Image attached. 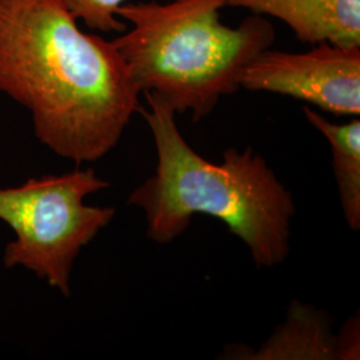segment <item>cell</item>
I'll return each mask as SVG.
<instances>
[{
    "label": "cell",
    "mask_w": 360,
    "mask_h": 360,
    "mask_svg": "<svg viewBox=\"0 0 360 360\" xmlns=\"http://www.w3.org/2000/svg\"><path fill=\"white\" fill-rule=\"evenodd\" d=\"M229 7L276 18L312 46L360 47V0H229Z\"/></svg>",
    "instance_id": "8992f818"
},
{
    "label": "cell",
    "mask_w": 360,
    "mask_h": 360,
    "mask_svg": "<svg viewBox=\"0 0 360 360\" xmlns=\"http://www.w3.org/2000/svg\"><path fill=\"white\" fill-rule=\"evenodd\" d=\"M0 91L77 165L115 147L142 94L112 40L82 31L60 0H0Z\"/></svg>",
    "instance_id": "6da1fadb"
},
{
    "label": "cell",
    "mask_w": 360,
    "mask_h": 360,
    "mask_svg": "<svg viewBox=\"0 0 360 360\" xmlns=\"http://www.w3.org/2000/svg\"><path fill=\"white\" fill-rule=\"evenodd\" d=\"M71 15L98 32H124L127 25L117 16L129 0H60Z\"/></svg>",
    "instance_id": "9c48e42d"
},
{
    "label": "cell",
    "mask_w": 360,
    "mask_h": 360,
    "mask_svg": "<svg viewBox=\"0 0 360 360\" xmlns=\"http://www.w3.org/2000/svg\"><path fill=\"white\" fill-rule=\"evenodd\" d=\"M148 108L138 112L154 136L155 174L129 193L142 208L147 236L174 242L195 215L221 220L243 240L257 267H275L290 254L295 202L266 159L251 147L227 148L220 163L198 154L181 136L175 111L154 92H143Z\"/></svg>",
    "instance_id": "7a4b0ae2"
},
{
    "label": "cell",
    "mask_w": 360,
    "mask_h": 360,
    "mask_svg": "<svg viewBox=\"0 0 360 360\" xmlns=\"http://www.w3.org/2000/svg\"><path fill=\"white\" fill-rule=\"evenodd\" d=\"M303 114L331 146L333 168L338 183L339 199L348 227L360 229V120L351 119L338 124L327 120L312 107L304 105Z\"/></svg>",
    "instance_id": "ba28073f"
},
{
    "label": "cell",
    "mask_w": 360,
    "mask_h": 360,
    "mask_svg": "<svg viewBox=\"0 0 360 360\" xmlns=\"http://www.w3.org/2000/svg\"><path fill=\"white\" fill-rule=\"evenodd\" d=\"M229 0L124 3L117 16L129 30L112 40L142 92H154L175 114L193 122L239 90V75L257 53L270 49L275 28L262 15L238 27L220 20Z\"/></svg>",
    "instance_id": "3957f363"
},
{
    "label": "cell",
    "mask_w": 360,
    "mask_h": 360,
    "mask_svg": "<svg viewBox=\"0 0 360 360\" xmlns=\"http://www.w3.org/2000/svg\"><path fill=\"white\" fill-rule=\"evenodd\" d=\"M239 87L291 96L336 116H359L360 47L323 41L307 52L267 49L242 70Z\"/></svg>",
    "instance_id": "5b68a950"
},
{
    "label": "cell",
    "mask_w": 360,
    "mask_h": 360,
    "mask_svg": "<svg viewBox=\"0 0 360 360\" xmlns=\"http://www.w3.org/2000/svg\"><path fill=\"white\" fill-rule=\"evenodd\" d=\"M110 187L94 168L27 180L0 188V219L15 232L4 251V266L34 271L70 296L74 262L84 245L115 217L114 207L90 206L84 199Z\"/></svg>",
    "instance_id": "277c9868"
},
{
    "label": "cell",
    "mask_w": 360,
    "mask_h": 360,
    "mask_svg": "<svg viewBox=\"0 0 360 360\" xmlns=\"http://www.w3.org/2000/svg\"><path fill=\"white\" fill-rule=\"evenodd\" d=\"M235 359H338V339L326 312L294 300L285 322L257 351L233 352Z\"/></svg>",
    "instance_id": "52a82bcc"
},
{
    "label": "cell",
    "mask_w": 360,
    "mask_h": 360,
    "mask_svg": "<svg viewBox=\"0 0 360 360\" xmlns=\"http://www.w3.org/2000/svg\"><path fill=\"white\" fill-rule=\"evenodd\" d=\"M338 359H359V315L351 318L336 335Z\"/></svg>",
    "instance_id": "30bf717a"
}]
</instances>
